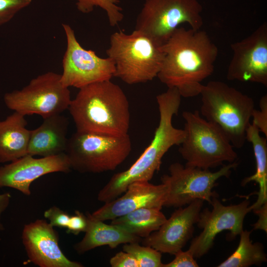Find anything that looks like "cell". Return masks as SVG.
Returning <instances> with one entry per match:
<instances>
[{
    "label": "cell",
    "instance_id": "ba28073f",
    "mask_svg": "<svg viewBox=\"0 0 267 267\" xmlns=\"http://www.w3.org/2000/svg\"><path fill=\"white\" fill-rule=\"evenodd\" d=\"M202 10L198 0H145L135 29L164 44L181 24L199 30L203 24Z\"/></svg>",
    "mask_w": 267,
    "mask_h": 267
},
{
    "label": "cell",
    "instance_id": "ac0fdd59",
    "mask_svg": "<svg viewBox=\"0 0 267 267\" xmlns=\"http://www.w3.org/2000/svg\"><path fill=\"white\" fill-rule=\"evenodd\" d=\"M42 124L31 130L27 154L48 157L65 152L69 122L61 114L43 118Z\"/></svg>",
    "mask_w": 267,
    "mask_h": 267
},
{
    "label": "cell",
    "instance_id": "7a4b0ae2",
    "mask_svg": "<svg viewBox=\"0 0 267 267\" xmlns=\"http://www.w3.org/2000/svg\"><path fill=\"white\" fill-rule=\"evenodd\" d=\"M68 109L78 132L117 136L128 134L129 101L120 87L111 80L79 89Z\"/></svg>",
    "mask_w": 267,
    "mask_h": 267
},
{
    "label": "cell",
    "instance_id": "30bf717a",
    "mask_svg": "<svg viewBox=\"0 0 267 267\" xmlns=\"http://www.w3.org/2000/svg\"><path fill=\"white\" fill-rule=\"evenodd\" d=\"M238 165L236 162L223 165L216 172L202 169L178 162L172 164L169 175L161 178L162 183L168 187V194L164 206L181 207L196 200L206 201L210 204L217 194L213 191L217 181L223 177H228L231 170Z\"/></svg>",
    "mask_w": 267,
    "mask_h": 267
},
{
    "label": "cell",
    "instance_id": "4fadbf2b",
    "mask_svg": "<svg viewBox=\"0 0 267 267\" xmlns=\"http://www.w3.org/2000/svg\"><path fill=\"white\" fill-rule=\"evenodd\" d=\"M232 56L227 71L230 81L249 82L267 86V24L230 45Z\"/></svg>",
    "mask_w": 267,
    "mask_h": 267
},
{
    "label": "cell",
    "instance_id": "d6986e66",
    "mask_svg": "<svg viewBox=\"0 0 267 267\" xmlns=\"http://www.w3.org/2000/svg\"><path fill=\"white\" fill-rule=\"evenodd\" d=\"M86 215L88 225L85 236L74 246L78 254H83L99 246L107 245L113 249L121 244L139 243L142 240L140 237L118 226L107 224L104 221L94 218L91 214L88 213Z\"/></svg>",
    "mask_w": 267,
    "mask_h": 267
},
{
    "label": "cell",
    "instance_id": "d4e9b609",
    "mask_svg": "<svg viewBox=\"0 0 267 267\" xmlns=\"http://www.w3.org/2000/svg\"><path fill=\"white\" fill-rule=\"evenodd\" d=\"M123 249L134 257L139 267H162L161 253L150 246L134 242L125 244Z\"/></svg>",
    "mask_w": 267,
    "mask_h": 267
},
{
    "label": "cell",
    "instance_id": "cb8c5ba5",
    "mask_svg": "<svg viewBox=\"0 0 267 267\" xmlns=\"http://www.w3.org/2000/svg\"><path fill=\"white\" fill-rule=\"evenodd\" d=\"M77 9L84 14L89 13L95 7L104 10L107 15L109 25L115 27L124 18L123 9L119 5V0H75Z\"/></svg>",
    "mask_w": 267,
    "mask_h": 267
},
{
    "label": "cell",
    "instance_id": "5b68a950",
    "mask_svg": "<svg viewBox=\"0 0 267 267\" xmlns=\"http://www.w3.org/2000/svg\"><path fill=\"white\" fill-rule=\"evenodd\" d=\"M200 95V115L218 126L234 148L242 147L255 109L253 99L220 81L203 85Z\"/></svg>",
    "mask_w": 267,
    "mask_h": 267
},
{
    "label": "cell",
    "instance_id": "2e32d148",
    "mask_svg": "<svg viewBox=\"0 0 267 267\" xmlns=\"http://www.w3.org/2000/svg\"><path fill=\"white\" fill-rule=\"evenodd\" d=\"M203 201L196 200L184 208L179 207L159 228L142 240L143 245L163 253L175 255L192 237Z\"/></svg>",
    "mask_w": 267,
    "mask_h": 267
},
{
    "label": "cell",
    "instance_id": "603a6c76",
    "mask_svg": "<svg viewBox=\"0 0 267 267\" xmlns=\"http://www.w3.org/2000/svg\"><path fill=\"white\" fill-rule=\"evenodd\" d=\"M251 232L247 230L241 232L236 249L218 267H248L261 265L267 261V255L262 244L252 243L250 239Z\"/></svg>",
    "mask_w": 267,
    "mask_h": 267
},
{
    "label": "cell",
    "instance_id": "7c38bea8",
    "mask_svg": "<svg viewBox=\"0 0 267 267\" xmlns=\"http://www.w3.org/2000/svg\"><path fill=\"white\" fill-rule=\"evenodd\" d=\"M211 204L212 209L201 211L197 225L202 232L191 241L188 250L194 258H199L210 250L216 235L223 230L230 231V237L235 238L243 230L246 215L251 211L250 201L244 200L238 204L225 206L214 196Z\"/></svg>",
    "mask_w": 267,
    "mask_h": 267
},
{
    "label": "cell",
    "instance_id": "6da1fadb",
    "mask_svg": "<svg viewBox=\"0 0 267 267\" xmlns=\"http://www.w3.org/2000/svg\"><path fill=\"white\" fill-rule=\"evenodd\" d=\"M164 59L157 77L181 97L200 95L202 82L214 71L218 48L207 33L178 28L163 44Z\"/></svg>",
    "mask_w": 267,
    "mask_h": 267
},
{
    "label": "cell",
    "instance_id": "ffe728a7",
    "mask_svg": "<svg viewBox=\"0 0 267 267\" xmlns=\"http://www.w3.org/2000/svg\"><path fill=\"white\" fill-rule=\"evenodd\" d=\"M24 115L14 111L0 121V163L10 162L27 154L31 130Z\"/></svg>",
    "mask_w": 267,
    "mask_h": 267
},
{
    "label": "cell",
    "instance_id": "9a60e30c",
    "mask_svg": "<svg viewBox=\"0 0 267 267\" xmlns=\"http://www.w3.org/2000/svg\"><path fill=\"white\" fill-rule=\"evenodd\" d=\"M21 238L31 262L40 267H82L68 259L59 245V236L49 222L38 219L24 225Z\"/></svg>",
    "mask_w": 267,
    "mask_h": 267
},
{
    "label": "cell",
    "instance_id": "e0dca14e",
    "mask_svg": "<svg viewBox=\"0 0 267 267\" xmlns=\"http://www.w3.org/2000/svg\"><path fill=\"white\" fill-rule=\"evenodd\" d=\"M168 186L148 181H137L129 185L120 197L105 203L91 215L102 221L113 220L141 208L161 210L167 200Z\"/></svg>",
    "mask_w": 267,
    "mask_h": 267
},
{
    "label": "cell",
    "instance_id": "7402d4cb",
    "mask_svg": "<svg viewBox=\"0 0 267 267\" xmlns=\"http://www.w3.org/2000/svg\"><path fill=\"white\" fill-rule=\"evenodd\" d=\"M166 219L160 209L141 208L112 220L111 224L132 234L145 238L158 230Z\"/></svg>",
    "mask_w": 267,
    "mask_h": 267
},
{
    "label": "cell",
    "instance_id": "4dcf8cb0",
    "mask_svg": "<svg viewBox=\"0 0 267 267\" xmlns=\"http://www.w3.org/2000/svg\"><path fill=\"white\" fill-rule=\"evenodd\" d=\"M112 267H139L138 263L134 257L126 251L116 253L110 260Z\"/></svg>",
    "mask_w": 267,
    "mask_h": 267
},
{
    "label": "cell",
    "instance_id": "1f68e13d",
    "mask_svg": "<svg viewBox=\"0 0 267 267\" xmlns=\"http://www.w3.org/2000/svg\"><path fill=\"white\" fill-rule=\"evenodd\" d=\"M253 212L259 217L258 221L253 226L254 229L263 230L267 232V202L258 209H254Z\"/></svg>",
    "mask_w": 267,
    "mask_h": 267
},
{
    "label": "cell",
    "instance_id": "83f0119b",
    "mask_svg": "<svg viewBox=\"0 0 267 267\" xmlns=\"http://www.w3.org/2000/svg\"><path fill=\"white\" fill-rule=\"evenodd\" d=\"M44 216L49 221V223L52 226L60 228L67 227L71 216L67 212L55 206L45 210Z\"/></svg>",
    "mask_w": 267,
    "mask_h": 267
},
{
    "label": "cell",
    "instance_id": "d6a6232c",
    "mask_svg": "<svg viewBox=\"0 0 267 267\" xmlns=\"http://www.w3.org/2000/svg\"><path fill=\"white\" fill-rule=\"evenodd\" d=\"M11 198V196L9 192H5L0 194V231L4 229L3 225L1 222V216L8 207Z\"/></svg>",
    "mask_w": 267,
    "mask_h": 267
},
{
    "label": "cell",
    "instance_id": "52a82bcc",
    "mask_svg": "<svg viewBox=\"0 0 267 267\" xmlns=\"http://www.w3.org/2000/svg\"><path fill=\"white\" fill-rule=\"evenodd\" d=\"M131 150L128 134L117 136L76 131L68 138L65 152L71 169L81 173H100L115 170Z\"/></svg>",
    "mask_w": 267,
    "mask_h": 267
},
{
    "label": "cell",
    "instance_id": "9c48e42d",
    "mask_svg": "<svg viewBox=\"0 0 267 267\" xmlns=\"http://www.w3.org/2000/svg\"><path fill=\"white\" fill-rule=\"evenodd\" d=\"M60 78V74L53 72L41 74L22 89L6 93L4 103L9 109L24 116L37 114L44 118L61 114L68 109L72 99Z\"/></svg>",
    "mask_w": 267,
    "mask_h": 267
},
{
    "label": "cell",
    "instance_id": "8992f818",
    "mask_svg": "<svg viewBox=\"0 0 267 267\" xmlns=\"http://www.w3.org/2000/svg\"><path fill=\"white\" fill-rule=\"evenodd\" d=\"M182 116L185 137L178 152L186 165L209 170L236 161L237 154L218 126L204 118L198 110L185 111Z\"/></svg>",
    "mask_w": 267,
    "mask_h": 267
},
{
    "label": "cell",
    "instance_id": "f1b7e54d",
    "mask_svg": "<svg viewBox=\"0 0 267 267\" xmlns=\"http://www.w3.org/2000/svg\"><path fill=\"white\" fill-rule=\"evenodd\" d=\"M173 260L168 264H163L162 267H197L198 264L194 259L192 253L189 250H182L176 253Z\"/></svg>",
    "mask_w": 267,
    "mask_h": 267
},
{
    "label": "cell",
    "instance_id": "8fae6325",
    "mask_svg": "<svg viewBox=\"0 0 267 267\" xmlns=\"http://www.w3.org/2000/svg\"><path fill=\"white\" fill-rule=\"evenodd\" d=\"M62 25L67 42L60 74L62 85L79 89L93 83L111 80L115 72L113 61L108 57L101 58L93 50L83 47L72 27L67 24Z\"/></svg>",
    "mask_w": 267,
    "mask_h": 267
},
{
    "label": "cell",
    "instance_id": "484cf974",
    "mask_svg": "<svg viewBox=\"0 0 267 267\" xmlns=\"http://www.w3.org/2000/svg\"><path fill=\"white\" fill-rule=\"evenodd\" d=\"M32 2V0H0V26L9 22Z\"/></svg>",
    "mask_w": 267,
    "mask_h": 267
},
{
    "label": "cell",
    "instance_id": "44dd1931",
    "mask_svg": "<svg viewBox=\"0 0 267 267\" xmlns=\"http://www.w3.org/2000/svg\"><path fill=\"white\" fill-rule=\"evenodd\" d=\"M258 129L251 123L246 131V140L252 145L256 160L255 173L245 178L241 182L242 186L255 181L259 186L258 198L250 206L251 211L258 209L267 202V137L261 136Z\"/></svg>",
    "mask_w": 267,
    "mask_h": 267
},
{
    "label": "cell",
    "instance_id": "4316f807",
    "mask_svg": "<svg viewBox=\"0 0 267 267\" xmlns=\"http://www.w3.org/2000/svg\"><path fill=\"white\" fill-rule=\"evenodd\" d=\"M260 109L255 108L253 111L251 123L255 126L260 132L264 134L267 137V95L261 97L259 102Z\"/></svg>",
    "mask_w": 267,
    "mask_h": 267
},
{
    "label": "cell",
    "instance_id": "277c9868",
    "mask_svg": "<svg viewBox=\"0 0 267 267\" xmlns=\"http://www.w3.org/2000/svg\"><path fill=\"white\" fill-rule=\"evenodd\" d=\"M163 44L136 29L129 34L121 30L113 33L106 52L115 64L114 77L129 85L152 81L162 64Z\"/></svg>",
    "mask_w": 267,
    "mask_h": 267
},
{
    "label": "cell",
    "instance_id": "3957f363",
    "mask_svg": "<svg viewBox=\"0 0 267 267\" xmlns=\"http://www.w3.org/2000/svg\"><path fill=\"white\" fill-rule=\"evenodd\" d=\"M181 96L175 88L156 96L159 122L150 143L136 161L127 170L114 174L110 178L113 188L119 193L126 191L133 182L149 181L159 171L164 155L173 146L180 145L184 140L183 129L175 128L173 118L178 114Z\"/></svg>",
    "mask_w": 267,
    "mask_h": 267
},
{
    "label": "cell",
    "instance_id": "5bb4252c",
    "mask_svg": "<svg viewBox=\"0 0 267 267\" xmlns=\"http://www.w3.org/2000/svg\"><path fill=\"white\" fill-rule=\"evenodd\" d=\"M71 169L65 152L39 158L27 154L0 167V187L12 188L29 196L31 183L36 179L52 173H68Z\"/></svg>",
    "mask_w": 267,
    "mask_h": 267
},
{
    "label": "cell",
    "instance_id": "f546056e",
    "mask_svg": "<svg viewBox=\"0 0 267 267\" xmlns=\"http://www.w3.org/2000/svg\"><path fill=\"white\" fill-rule=\"evenodd\" d=\"M88 225L87 215L79 211H76L70 218L67 227V232L75 235L81 232H85Z\"/></svg>",
    "mask_w": 267,
    "mask_h": 267
}]
</instances>
